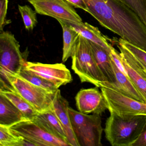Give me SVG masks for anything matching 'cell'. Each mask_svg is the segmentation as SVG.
<instances>
[{
    "label": "cell",
    "instance_id": "1",
    "mask_svg": "<svg viewBox=\"0 0 146 146\" xmlns=\"http://www.w3.org/2000/svg\"><path fill=\"white\" fill-rule=\"evenodd\" d=\"M88 13L102 27L146 52V26L119 0H84Z\"/></svg>",
    "mask_w": 146,
    "mask_h": 146
},
{
    "label": "cell",
    "instance_id": "2",
    "mask_svg": "<svg viewBox=\"0 0 146 146\" xmlns=\"http://www.w3.org/2000/svg\"><path fill=\"white\" fill-rule=\"evenodd\" d=\"M146 123V116L119 115L110 113L106 121V138L113 146H131Z\"/></svg>",
    "mask_w": 146,
    "mask_h": 146
},
{
    "label": "cell",
    "instance_id": "3",
    "mask_svg": "<svg viewBox=\"0 0 146 146\" xmlns=\"http://www.w3.org/2000/svg\"><path fill=\"white\" fill-rule=\"evenodd\" d=\"M71 58L72 69L81 82L90 83L100 88L102 82H108L96 61L89 41L80 35Z\"/></svg>",
    "mask_w": 146,
    "mask_h": 146
},
{
    "label": "cell",
    "instance_id": "4",
    "mask_svg": "<svg viewBox=\"0 0 146 146\" xmlns=\"http://www.w3.org/2000/svg\"><path fill=\"white\" fill-rule=\"evenodd\" d=\"M69 114L79 146H101L103 128L100 115H89L69 107Z\"/></svg>",
    "mask_w": 146,
    "mask_h": 146
},
{
    "label": "cell",
    "instance_id": "5",
    "mask_svg": "<svg viewBox=\"0 0 146 146\" xmlns=\"http://www.w3.org/2000/svg\"><path fill=\"white\" fill-rule=\"evenodd\" d=\"M8 81L13 89L28 102L37 112L52 110L54 94H51L34 85L17 75L0 72Z\"/></svg>",
    "mask_w": 146,
    "mask_h": 146
},
{
    "label": "cell",
    "instance_id": "6",
    "mask_svg": "<svg viewBox=\"0 0 146 146\" xmlns=\"http://www.w3.org/2000/svg\"><path fill=\"white\" fill-rule=\"evenodd\" d=\"M19 42L9 31L0 34V72L18 75L26 60L20 51Z\"/></svg>",
    "mask_w": 146,
    "mask_h": 146
},
{
    "label": "cell",
    "instance_id": "7",
    "mask_svg": "<svg viewBox=\"0 0 146 146\" xmlns=\"http://www.w3.org/2000/svg\"><path fill=\"white\" fill-rule=\"evenodd\" d=\"M15 135L21 136L35 146H70L68 143L54 136L34 120H26L10 127Z\"/></svg>",
    "mask_w": 146,
    "mask_h": 146
},
{
    "label": "cell",
    "instance_id": "8",
    "mask_svg": "<svg viewBox=\"0 0 146 146\" xmlns=\"http://www.w3.org/2000/svg\"><path fill=\"white\" fill-rule=\"evenodd\" d=\"M40 15L65 22L81 23L82 19L73 7L65 0H28Z\"/></svg>",
    "mask_w": 146,
    "mask_h": 146
},
{
    "label": "cell",
    "instance_id": "9",
    "mask_svg": "<svg viewBox=\"0 0 146 146\" xmlns=\"http://www.w3.org/2000/svg\"><path fill=\"white\" fill-rule=\"evenodd\" d=\"M110 113L119 115L146 116V103L125 96L112 90L101 88Z\"/></svg>",
    "mask_w": 146,
    "mask_h": 146
},
{
    "label": "cell",
    "instance_id": "10",
    "mask_svg": "<svg viewBox=\"0 0 146 146\" xmlns=\"http://www.w3.org/2000/svg\"><path fill=\"white\" fill-rule=\"evenodd\" d=\"M24 66L33 74L51 82L58 88L72 80L70 72L62 63L45 64L26 61Z\"/></svg>",
    "mask_w": 146,
    "mask_h": 146
},
{
    "label": "cell",
    "instance_id": "11",
    "mask_svg": "<svg viewBox=\"0 0 146 146\" xmlns=\"http://www.w3.org/2000/svg\"><path fill=\"white\" fill-rule=\"evenodd\" d=\"M75 99L78 110L82 113L101 115L108 109L106 99L97 87L82 89Z\"/></svg>",
    "mask_w": 146,
    "mask_h": 146
},
{
    "label": "cell",
    "instance_id": "12",
    "mask_svg": "<svg viewBox=\"0 0 146 146\" xmlns=\"http://www.w3.org/2000/svg\"><path fill=\"white\" fill-rule=\"evenodd\" d=\"M69 102L62 96L60 90L58 89L53 100L52 110L58 119L70 146H79L75 136L69 114Z\"/></svg>",
    "mask_w": 146,
    "mask_h": 146
},
{
    "label": "cell",
    "instance_id": "13",
    "mask_svg": "<svg viewBox=\"0 0 146 146\" xmlns=\"http://www.w3.org/2000/svg\"><path fill=\"white\" fill-rule=\"evenodd\" d=\"M112 63L115 73V82H103L101 83L100 88L112 90L127 97L146 103L144 98L137 90L129 77L119 69L112 59Z\"/></svg>",
    "mask_w": 146,
    "mask_h": 146
},
{
    "label": "cell",
    "instance_id": "14",
    "mask_svg": "<svg viewBox=\"0 0 146 146\" xmlns=\"http://www.w3.org/2000/svg\"><path fill=\"white\" fill-rule=\"evenodd\" d=\"M66 22L68 23L80 35L90 41L104 48L108 52H111L113 47L108 42L109 39L106 36L102 35L97 27H94L87 23Z\"/></svg>",
    "mask_w": 146,
    "mask_h": 146
},
{
    "label": "cell",
    "instance_id": "15",
    "mask_svg": "<svg viewBox=\"0 0 146 146\" xmlns=\"http://www.w3.org/2000/svg\"><path fill=\"white\" fill-rule=\"evenodd\" d=\"M0 94L5 96L24 115L27 120H33L38 112L19 94L13 89L9 82L1 85Z\"/></svg>",
    "mask_w": 146,
    "mask_h": 146
},
{
    "label": "cell",
    "instance_id": "16",
    "mask_svg": "<svg viewBox=\"0 0 146 146\" xmlns=\"http://www.w3.org/2000/svg\"><path fill=\"white\" fill-rule=\"evenodd\" d=\"M27 119L22 112L2 94H0V125L10 127Z\"/></svg>",
    "mask_w": 146,
    "mask_h": 146
},
{
    "label": "cell",
    "instance_id": "17",
    "mask_svg": "<svg viewBox=\"0 0 146 146\" xmlns=\"http://www.w3.org/2000/svg\"><path fill=\"white\" fill-rule=\"evenodd\" d=\"M33 120L50 134L68 143L63 127L53 110L38 113Z\"/></svg>",
    "mask_w": 146,
    "mask_h": 146
},
{
    "label": "cell",
    "instance_id": "18",
    "mask_svg": "<svg viewBox=\"0 0 146 146\" xmlns=\"http://www.w3.org/2000/svg\"><path fill=\"white\" fill-rule=\"evenodd\" d=\"M96 61L108 82H114L116 80L110 53L102 47L90 41Z\"/></svg>",
    "mask_w": 146,
    "mask_h": 146
},
{
    "label": "cell",
    "instance_id": "19",
    "mask_svg": "<svg viewBox=\"0 0 146 146\" xmlns=\"http://www.w3.org/2000/svg\"><path fill=\"white\" fill-rule=\"evenodd\" d=\"M117 46L120 54L126 60L131 62L146 71V52L120 38Z\"/></svg>",
    "mask_w": 146,
    "mask_h": 146
},
{
    "label": "cell",
    "instance_id": "20",
    "mask_svg": "<svg viewBox=\"0 0 146 146\" xmlns=\"http://www.w3.org/2000/svg\"><path fill=\"white\" fill-rule=\"evenodd\" d=\"M60 24L63 34V48L62 61L66 62L71 57L72 53L76 46L80 35L68 23L58 20Z\"/></svg>",
    "mask_w": 146,
    "mask_h": 146
},
{
    "label": "cell",
    "instance_id": "21",
    "mask_svg": "<svg viewBox=\"0 0 146 146\" xmlns=\"http://www.w3.org/2000/svg\"><path fill=\"white\" fill-rule=\"evenodd\" d=\"M19 76L51 94H54L58 88L51 82L33 74L24 66L18 74Z\"/></svg>",
    "mask_w": 146,
    "mask_h": 146
},
{
    "label": "cell",
    "instance_id": "22",
    "mask_svg": "<svg viewBox=\"0 0 146 146\" xmlns=\"http://www.w3.org/2000/svg\"><path fill=\"white\" fill-rule=\"evenodd\" d=\"M120 54V53H119ZM121 62L131 82L137 90L144 98L146 103V79L133 69L120 55Z\"/></svg>",
    "mask_w": 146,
    "mask_h": 146
},
{
    "label": "cell",
    "instance_id": "23",
    "mask_svg": "<svg viewBox=\"0 0 146 146\" xmlns=\"http://www.w3.org/2000/svg\"><path fill=\"white\" fill-rule=\"evenodd\" d=\"M24 139L14 134L9 127L0 125V146H23Z\"/></svg>",
    "mask_w": 146,
    "mask_h": 146
},
{
    "label": "cell",
    "instance_id": "24",
    "mask_svg": "<svg viewBox=\"0 0 146 146\" xmlns=\"http://www.w3.org/2000/svg\"><path fill=\"white\" fill-rule=\"evenodd\" d=\"M18 8L25 29L29 31L33 30L38 23L36 16L37 13L28 5L24 6L19 5Z\"/></svg>",
    "mask_w": 146,
    "mask_h": 146
},
{
    "label": "cell",
    "instance_id": "25",
    "mask_svg": "<svg viewBox=\"0 0 146 146\" xmlns=\"http://www.w3.org/2000/svg\"><path fill=\"white\" fill-rule=\"evenodd\" d=\"M135 13L146 26V0H119Z\"/></svg>",
    "mask_w": 146,
    "mask_h": 146
},
{
    "label": "cell",
    "instance_id": "26",
    "mask_svg": "<svg viewBox=\"0 0 146 146\" xmlns=\"http://www.w3.org/2000/svg\"><path fill=\"white\" fill-rule=\"evenodd\" d=\"M8 0H0V31H3L5 25L10 23V20L6 19Z\"/></svg>",
    "mask_w": 146,
    "mask_h": 146
},
{
    "label": "cell",
    "instance_id": "27",
    "mask_svg": "<svg viewBox=\"0 0 146 146\" xmlns=\"http://www.w3.org/2000/svg\"><path fill=\"white\" fill-rule=\"evenodd\" d=\"M131 146H146V123L140 135Z\"/></svg>",
    "mask_w": 146,
    "mask_h": 146
},
{
    "label": "cell",
    "instance_id": "28",
    "mask_svg": "<svg viewBox=\"0 0 146 146\" xmlns=\"http://www.w3.org/2000/svg\"><path fill=\"white\" fill-rule=\"evenodd\" d=\"M74 8H79L88 12V8L84 0H65Z\"/></svg>",
    "mask_w": 146,
    "mask_h": 146
},
{
    "label": "cell",
    "instance_id": "29",
    "mask_svg": "<svg viewBox=\"0 0 146 146\" xmlns=\"http://www.w3.org/2000/svg\"><path fill=\"white\" fill-rule=\"evenodd\" d=\"M126 62L130 66H131L133 69H135V70H136L140 75H141L143 77H144V78H146V71L145 70H144L143 69H142L141 67H139V66H137L135 64H133V63H131V62H130V61H128V60H126L124 58Z\"/></svg>",
    "mask_w": 146,
    "mask_h": 146
}]
</instances>
